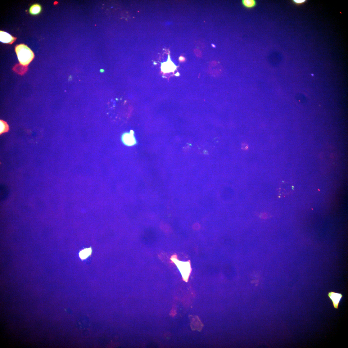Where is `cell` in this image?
Wrapping results in <instances>:
<instances>
[{"instance_id":"cell-1","label":"cell","mask_w":348,"mask_h":348,"mask_svg":"<svg viewBox=\"0 0 348 348\" xmlns=\"http://www.w3.org/2000/svg\"><path fill=\"white\" fill-rule=\"evenodd\" d=\"M15 51L19 64L16 65L12 70L16 73L23 75L28 71V66L34 58L35 55L33 51L24 44L17 45Z\"/></svg>"},{"instance_id":"cell-2","label":"cell","mask_w":348,"mask_h":348,"mask_svg":"<svg viewBox=\"0 0 348 348\" xmlns=\"http://www.w3.org/2000/svg\"><path fill=\"white\" fill-rule=\"evenodd\" d=\"M172 260L175 263L178 269L180 271L181 273L184 280L187 281L191 273V268L189 262H182L177 260L175 258H172Z\"/></svg>"},{"instance_id":"cell-3","label":"cell","mask_w":348,"mask_h":348,"mask_svg":"<svg viewBox=\"0 0 348 348\" xmlns=\"http://www.w3.org/2000/svg\"><path fill=\"white\" fill-rule=\"evenodd\" d=\"M121 139L124 145L127 146H133L136 145L137 143L134 135V132L133 131H131L129 133H123Z\"/></svg>"},{"instance_id":"cell-4","label":"cell","mask_w":348,"mask_h":348,"mask_svg":"<svg viewBox=\"0 0 348 348\" xmlns=\"http://www.w3.org/2000/svg\"><path fill=\"white\" fill-rule=\"evenodd\" d=\"M328 296L332 301L334 308L338 309L339 303L343 297L342 294L341 293L331 292H328Z\"/></svg>"},{"instance_id":"cell-5","label":"cell","mask_w":348,"mask_h":348,"mask_svg":"<svg viewBox=\"0 0 348 348\" xmlns=\"http://www.w3.org/2000/svg\"><path fill=\"white\" fill-rule=\"evenodd\" d=\"M16 38L7 32L2 30L0 31V41L3 43L12 44Z\"/></svg>"},{"instance_id":"cell-6","label":"cell","mask_w":348,"mask_h":348,"mask_svg":"<svg viewBox=\"0 0 348 348\" xmlns=\"http://www.w3.org/2000/svg\"><path fill=\"white\" fill-rule=\"evenodd\" d=\"M10 191L9 189L4 185H1L0 188V198L1 201L6 200L9 196Z\"/></svg>"},{"instance_id":"cell-7","label":"cell","mask_w":348,"mask_h":348,"mask_svg":"<svg viewBox=\"0 0 348 348\" xmlns=\"http://www.w3.org/2000/svg\"><path fill=\"white\" fill-rule=\"evenodd\" d=\"M42 10V7L41 5L39 4H34L32 5L29 8V12L32 15H37L41 12Z\"/></svg>"},{"instance_id":"cell-8","label":"cell","mask_w":348,"mask_h":348,"mask_svg":"<svg viewBox=\"0 0 348 348\" xmlns=\"http://www.w3.org/2000/svg\"><path fill=\"white\" fill-rule=\"evenodd\" d=\"M10 130V127L7 123L2 120H0V135L7 133Z\"/></svg>"},{"instance_id":"cell-9","label":"cell","mask_w":348,"mask_h":348,"mask_svg":"<svg viewBox=\"0 0 348 348\" xmlns=\"http://www.w3.org/2000/svg\"><path fill=\"white\" fill-rule=\"evenodd\" d=\"M91 252V248L84 249L80 252L79 257L82 260L86 259L90 255Z\"/></svg>"},{"instance_id":"cell-10","label":"cell","mask_w":348,"mask_h":348,"mask_svg":"<svg viewBox=\"0 0 348 348\" xmlns=\"http://www.w3.org/2000/svg\"><path fill=\"white\" fill-rule=\"evenodd\" d=\"M242 3L246 7L251 8L255 6L256 3L254 0H243Z\"/></svg>"},{"instance_id":"cell-11","label":"cell","mask_w":348,"mask_h":348,"mask_svg":"<svg viewBox=\"0 0 348 348\" xmlns=\"http://www.w3.org/2000/svg\"><path fill=\"white\" fill-rule=\"evenodd\" d=\"M294 2L296 4H301L304 3L305 1V0H294Z\"/></svg>"},{"instance_id":"cell-12","label":"cell","mask_w":348,"mask_h":348,"mask_svg":"<svg viewBox=\"0 0 348 348\" xmlns=\"http://www.w3.org/2000/svg\"><path fill=\"white\" fill-rule=\"evenodd\" d=\"M100 72H103L104 71V70H100Z\"/></svg>"}]
</instances>
